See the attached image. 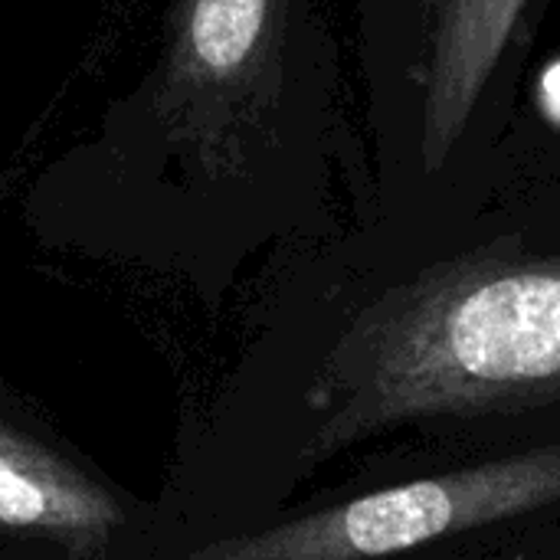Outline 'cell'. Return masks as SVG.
<instances>
[{"label": "cell", "instance_id": "1", "mask_svg": "<svg viewBox=\"0 0 560 560\" xmlns=\"http://www.w3.org/2000/svg\"><path fill=\"white\" fill-rule=\"evenodd\" d=\"M302 456L443 417L560 400V259L472 256L368 305L328 351Z\"/></svg>", "mask_w": 560, "mask_h": 560}, {"label": "cell", "instance_id": "3", "mask_svg": "<svg viewBox=\"0 0 560 560\" xmlns=\"http://www.w3.org/2000/svg\"><path fill=\"white\" fill-rule=\"evenodd\" d=\"M121 522L98 482L0 423V528L56 541L75 560H105Z\"/></svg>", "mask_w": 560, "mask_h": 560}, {"label": "cell", "instance_id": "5", "mask_svg": "<svg viewBox=\"0 0 560 560\" xmlns=\"http://www.w3.org/2000/svg\"><path fill=\"white\" fill-rule=\"evenodd\" d=\"M272 0H187L177 30V75L194 89L233 85L259 56Z\"/></svg>", "mask_w": 560, "mask_h": 560}, {"label": "cell", "instance_id": "2", "mask_svg": "<svg viewBox=\"0 0 560 560\" xmlns=\"http://www.w3.org/2000/svg\"><path fill=\"white\" fill-rule=\"evenodd\" d=\"M560 502V440L233 535L184 560H387Z\"/></svg>", "mask_w": 560, "mask_h": 560}, {"label": "cell", "instance_id": "4", "mask_svg": "<svg viewBox=\"0 0 560 560\" xmlns=\"http://www.w3.org/2000/svg\"><path fill=\"white\" fill-rule=\"evenodd\" d=\"M525 0H450L440 33L436 85H433V154H443L463 128L479 85L492 72Z\"/></svg>", "mask_w": 560, "mask_h": 560}, {"label": "cell", "instance_id": "6", "mask_svg": "<svg viewBox=\"0 0 560 560\" xmlns=\"http://www.w3.org/2000/svg\"><path fill=\"white\" fill-rule=\"evenodd\" d=\"M545 102L560 121V62L555 69H548V75H545Z\"/></svg>", "mask_w": 560, "mask_h": 560}]
</instances>
